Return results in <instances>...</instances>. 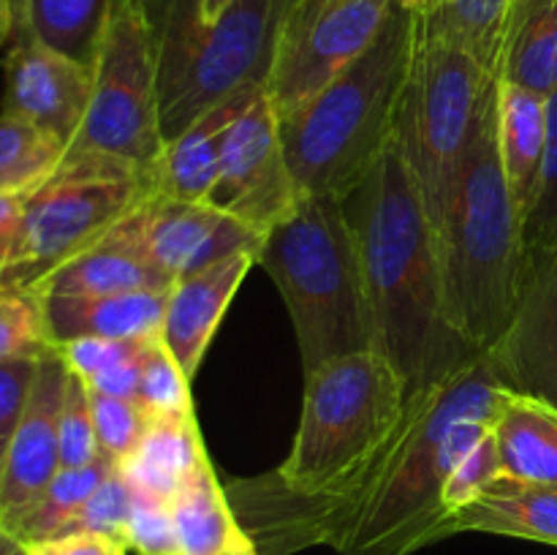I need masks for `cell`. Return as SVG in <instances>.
Returning a JSON list of instances; mask_svg holds the SVG:
<instances>
[{"instance_id": "cell-9", "label": "cell", "mask_w": 557, "mask_h": 555, "mask_svg": "<svg viewBox=\"0 0 557 555\" xmlns=\"http://www.w3.org/2000/svg\"><path fill=\"white\" fill-rule=\"evenodd\" d=\"M145 169L107 156H65L52 180L25 199L0 288H33L112 232L150 196Z\"/></svg>"}, {"instance_id": "cell-35", "label": "cell", "mask_w": 557, "mask_h": 555, "mask_svg": "<svg viewBox=\"0 0 557 555\" xmlns=\"http://www.w3.org/2000/svg\"><path fill=\"white\" fill-rule=\"evenodd\" d=\"M90 403L101 455L112 457L114 462H123L139 446L150 417L139 406V400H128V397H112L90 390Z\"/></svg>"}, {"instance_id": "cell-50", "label": "cell", "mask_w": 557, "mask_h": 555, "mask_svg": "<svg viewBox=\"0 0 557 555\" xmlns=\"http://www.w3.org/2000/svg\"><path fill=\"white\" fill-rule=\"evenodd\" d=\"M125 555H128V553H125Z\"/></svg>"}, {"instance_id": "cell-30", "label": "cell", "mask_w": 557, "mask_h": 555, "mask_svg": "<svg viewBox=\"0 0 557 555\" xmlns=\"http://www.w3.org/2000/svg\"><path fill=\"white\" fill-rule=\"evenodd\" d=\"M69 145L27 120L0 114V196L27 199L63 166Z\"/></svg>"}, {"instance_id": "cell-48", "label": "cell", "mask_w": 557, "mask_h": 555, "mask_svg": "<svg viewBox=\"0 0 557 555\" xmlns=\"http://www.w3.org/2000/svg\"><path fill=\"white\" fill-rule=\"evenodd\" d=\"M536 3H542V0H517V3H515V14H511V25H509V30H511V27L517 25V22L522 20V16H525L528 11H531L533 5H536Z\"/></svg>"}, {"instance_id": "cell-44", "label": "cell", "mask_w": 557, "mask_h": 555, "mask_svg": "<svg viewBox=\"0 0 557 555\" xmlns=\"http://www.w3.org/2000/svg\"><path fill=\"white\" fill-rule=\"evenodd\" d=\"M11 30H14V16H11L9 0H0V49L11 41Z\"/></svg>"}, {"instance_id": "cell-40", "label": "cell", "mask_w": 557, "mask_h": 555, "mask_svg": "<svg viewBox=\"0 0 557 555\" xmlns=\"http://www.w3.org/2000/svg\"><path fill=\"white\" fill-rule=\"evenodd\" d=\"M38 359L41 357L0 362V468H3L5 452H9L14 430L20 424L22 411H25L27 397H30Z\"/></svg>"}, {"instance_id": "cell-11", "label": "cell", "mask_w": 557, "mask_h": 555, "mask_svg": "<svg viewBox=\"0 0 557 555\" xmlns=\"http://www.w3.org/2000/svg\"><path fill=\"white\" fill-rule=\"evenodd\" d=\"M395 0H297L283 22L267 98L292 112L330 85L384 30Z\"/></svg>"}, {"instance_id": "cell-8", "label": "cell", "mask_w": 557, "mask_h": 555, "mask_svg": "<svg viewBox=\"0 0 557 555\" xmlns=\"http://www.w3.org/2000/svg\"><path fill=\"white\" fill-rule=\"evenodd\" d=\"M498 85V74L468 49L419 27L397 112L395 145L417 180L430 223L438 221L455 190Z\"/></svg>"}, {"instance_id": "cell-1", "label": "cell", "mask_w": 557, "mask_h": 555, "mask_svg": "<svg viewBox=\"0 0 557 555\" xmlns=\"http://www.w3.org/2000/svg\"><path fill=\"white\" fill-rule=\"evenodd\" d=\"M368 288L373 351L408 392L428 390L479 357L451 326L433 223L395 139L364 183L346 196Z\"/></svg>"}, {"instance_id": "cell-6", "label": "cell", "mask_w": 557, "mask_h": 555, "mask_svg": "<svg viewBox=\"0 0 557 555\" xmlns=\"http://www.w3.org/2000/svg\"><path fill=\"white\" fill-rule=\"evenodd\" d=\"M156 54L163 141L250 87H267L283 22L297 0H234L201 20V0H136Z\"/></svg>"}, {"instance_id": "cell-29", "label": "cell", "mask_w": 557, "mask_h": 555, "mask_svg": "<svg viewBox=\"0 0 557 555\" xmlns=\"http://www.w3.org/2000/svg\"><path fill=\"white\" fill-rule=\"evenodd\" d=\"M515 3L517 0H444L433 14L419 16V27L468 49L498 74Z\"/></svg>"}, {"instance_id": "cell-17", "label": "cell", "mask_w": 557, "mask_h": 555, "mask_svg": "<svg viewBox=\"0 0 557 555\" xmlns=\"http://www.w3.org/2000/svg\"><path fill=\"white\" fill-rule=\"evenodd\" d=\"M253 264V254H237L194 275L180 278L169 288L161 341L190 379L199 373L201 359Z\"/></svg>"}, {"instance_id": "cell-24", "label": "cell", "mask_w": 557, "mask_h": 555, "mask_svg": "<svg viewBox=\"0 0 557 555\" xmlns=\"http://www.w3.org/2000/svg\"><path fill=\"white\" fill-rule=\"evenodd\" d=\"M504 477L557 484V408L506 392L493 424Z\"/></svg>"}, {"instance_id": "cell-14", "label": "cell", "mask_w": 557, "mask_h": 555, "mask_svg": "<svg viewBox=\"0 0 557 555\" xmlns=\"http://www.w3.org/2000/svg\"><path fill=\"white\" fill-rule=\"evenodd\" d=\"M3 71L5 90L0 114L27 120L71 147L90 107V65L76 63L27 33H11Z\"/></svg>"}, {"instance_id": "cell-42", "label": "cell", "mask_w": 557, "mask_h": 555, "mask_svg": "<svg viewBox=\"0 0 557 555\" xmlns=\"http://www.w3.org/2000/svg\"><path fill=\"white\" fill-rule=\"evenodd\" d=\"M141 351H145V348H141ZM141 351L136 354V357L125 359V362L114 365V368L103 370L101 375H96L92 381H85V384L90 386L92 392H101V395L128 397V400H136V395H139V379H141Z\"/></svg>"}, {"instance_id": "cell-16", "label": "cell", "mask_w": 557, "mask_h": 555, "mask_svg": "<svg viewBox=\"0 0 557 555\" xmlns=\"http://www.w3.org/2000/svg\"><path fill=\"white\" fill-rule=\"evenodd\" d=\"M69 368L58 348L38 359L30 397L0 468V528L14 522L60 471L58 417Z\"/></svg>"}, {"instance_id": "cell-34", "label": "cell", "mask_w": 557, "mask_h": 555, "mask_svg": "<svg viewBox=\"0 0 557 555\" xmlns=\"http://www.w3.org/2000/svg\"><path fill=\"white\" fill-rule=\"evenodd\" d=\"M525 254L557 243V90L547 96V147L531 210L522 223Z\"/></svg>"}, {"instance_id": "cell-26", "label": "cell", "mask_w": 557, "mask_h": 555, "mask_svg": "<svg viewBox=\"0 0 557 555\" xmlns=\"http://www.w3.org/2000/svg\"><path fill=\"white\" fill-rule=\"evenodd\" d=\"M14 30L69 54L76 63H96L117 0H9Z\"/></svg>"}, {"instance_id": "cell-10", "label": "cell", "mask_w": 557, "mask_h": 555, "mask_svg": "<svg viewBox=\"0 0 557 555\" xmlns=\"http://www.w3.org/2000/svg\"><path fill=\"white\" fill-rule=\"evenodd\" d=\"M161 150L150 30L136 0H117L92 63L85 123L65 156H107L147 172Z\"/></svg>"}, {"instance_id": "cell-33", "label": "cell", "mask_w": 557, "mask_h": 555, "mask_svg": "<svg viewBox=\"0 0 557 555\" xmlns=\"http://www.w3.org/2000/svg\"><path fill=\"white\" fill-rule=\"evenodd\" d=\"M58 439H60V466L74 468L101 457L96 435V419H92L90 390L76 373L65 375L63 400H60L58 417Z\"/></svg>"}, {"instance_id": "cell-4", "label": "cell", "mask_w": 557, "mask_h": 555, "mask_svg": "<svg viewBox=\"0 0 557 555\" xmlns=\"http://www.w3.org/2000/svg\"><path fill=\"white\" fill-rule=\"evenodd\" d=\"M433 232L451 326L490 351L515 316L525 272L522 215L498 152V96Z\"/></svg>"}, {"instance_id": "cell-23", "label": "cell", "mask_w": 557, "mask_h": 555, "mask_svg": "<svg viewBox=\"0 0 557 555\" xmlns=\"http://www.w3.org/2000/svg\"><path fill=\"white\" fill-rule=\"evenodd\" d=\"M207 455L196 417L150 419L134 455L117 462L131 488L158 501H172L180 484Z\"/></svg>"}, {"instance_id": "cell-20", "label": "cell", "mask_w": 557, "mask_h": 555, "mask_svg": "<svg viewBox=\"0 0 557 555\" xmlns=\"http://www.w3.org/2000/svg\"><path fill=\"white\" fill-rule=\"evenodd\" d=\"M49 337L54 346L76 337L152 341L161 337L169 288L87 294V297H41Z\"/></svg>"}, {"instance_id": "cell-47", "label": "cell", "mask_w": 557, "mask_h": 555, "mask_svg": "<svg viewBox=\"0 0 557 555\" xmlns=\"http://www.w3.org/2000/svg\"><path fill=\"white\" fill-rule=\"evenodd\" d=\"M234 0H201V20L212 22L232 5Z\"/></svg>"}, {"instance_id": "cell-25", "label": "cell", "mask_w": 557, "mask_h": 555, "mask_svg": "<svg viewBox=\"0 0 557 555\" xmlns=\"http://www.w3.org/2000/svg\"><path fill=\"white\" fill-rule=\"evenodd\" d=\"M169 509L183 555H223L245 536L210 457H205L180 484Z\"/></svg>"}, {"instance_id": "cell-21", "label": "cell", "mask_w": 557, "mask_h": 555, "mask_svg": "<svg viewBox=\"0 0 557 555\" xmlns=\"http://www.w3.org/2000/svg\"><path fill=\"white\" fill-rule=\"evenodd\" d=\"M466 531L498 533L557 547V484L525 482L500 473L471 504L446 517L441 539Z\"/></svg>"}, {"instance_id": "cell-5", "label": "cell", "mask_w": 557, "mask_h": 555, "mask_svg": "<svg viewBox=\"0 0 557 555\" xmlns=\"http://www.w3.org/2000/svg\"><path fill=\"white\" fill-rule=\"evenodd\" d=\"M256 264L286 303L305 373L373 348L362 256L346 199L302 196L261 237Z\"/></svg>"}, {"instance_id": "cell-39", "label": "cell", "mask_w": 557, "mask_h": 555, "mask_svg": "<svg viewBox=\"0 0 557 555\" xmlns=\"http://www.w3.org/2000/svg\"><path fill=\"white\" fill-rule=\"evenodd\" d=\"M147 341H109V337H76V341L60 343L58 354L71 373L82 381H92L103 370L136 357Z\"/></svg>"}, {"instance_id": "cell-45", "label": "cell", "mask_w": 557, "mask_h": 555, "mask_svg": "<svg viewBox=\"0 0 557 555\" xmlns=\"http://www.w3.org/2000/svg\"><path fill=\"white\" fill-rule=\"evenodd\" d=\"M397 3H400L403 9L411 11V14L428 16V14H433V11L438 9V5L444 3V0H397Z\"/></svg>"}, {"instance_id": "cell-31", "label": "cell", "mask_w": 557, "mask_h": 555, "mask_svg": "<svg viewBox=\"0 0 557 555\" xmlns=\"http://www.w3.org/2000/svg\"><path fill=\"white\" fill-rule=\"evenodd\" d=\"M139 406L150 419H188L194 414L190 375L180 368L174 354L163 346L161 337H152L141 351Z\"/></svg>"}, {"instance_id": "cell-13", "label": "cell", "mask_w": 557, "mask_h": 555, "mask_svg": "<svg viewBox=\"0 0 557 555\" xmlns=\"http://www.w3.org/2000/svg\"><path fill=\"white\" fill-rule=\"evenodd\" d=\"M487 354L506 390L557 408V243L525 254L515 316Z\"/></svg>"}, {"instance_id": "cell-22", "label": "cell", "mask_w": 557, "mask_h": 555, "mask_svg": "<svg viewBox=\"0 0 557 555\" xmlns=\"http://www.w3.org/2000/svg\"><path fill=\"white\" fill-rule=\"evenodd\" d=\"M547 147V96L525 87L498 85V152L511 199L525 223Z\"/></svg>"}, {"instance_id": "cell-7", "label": "cell", "mask_w": 557, "mask_h": 555, "mask_svg": "<svg viewBox=\"0 0 557 555\" xmlns=\"http://www.w3.org/2000/svg\"><path fill=\"white\" fill-rule=\"evenodd\" d=\"M408 384L379 351L332 359L305 373L299 428L286 460L253 477L275 493H310L370 460L403 422Z\"/></svg>"}, {"instance_id": "cell-3", "label": "cell", "mask_w": 557, "mask_h": 555, "mask_svg": "<svg viewBox=\"0 0 557 555\" xmlns=\"http://www.w3.org/2000/svg\"><path fill=\"white\" fill-rule=\"evenodd\" d=\"M419 16L395 0L384 30L330 85L277 114L283 156L302 196L346 199L395 139Z\"/></svg>"}, {"instance_id": "cell-38", "label": "cell", "mask_w": 557, "mask_h": 555, "mask_svg": "<svg viewBox=\"0 0 557 555\" xmlns=\"http://www.w3.org/2000/svg\"><path fill=\"white\" fill-rule=\"evenodd\" d=\"M500 473H504V468H500L498 439H495V430H490L482 441H476V444L460 457L455 471H451L449 479H446V488H444L446 511L451 515V511L460 509V506L471 504V501L476 498L490 482H495Z\"/></svg>"}, {"instance_id": "cell-37", "label": "cell", "mask_w": 557, "mask_h": 555, "mask_svg": "<svg viewBox=\"0 0 557 555\" xmlns=\"http://www.w3.org/2000/svg\"><path fill=\"white\" fill-rule=\"evenodd\" d=\"M125 547L136 555H183L166 501L134 490V509L125 528Z\"/></svg>"}, {"instance_id": "cell-32", "label": "cell", "mask_w": 557, "mask_h": 555, "mask_svg": "<svg viewBox=\"0 0 557 555\" xmlns=\"http://www.w3.org/2000/svg\"><path fill=\"white\" fill-rule=\"evenodd\" d=\"M54 348L41 294L0 288V362L36 359Z\"/></svg>"}, {"instance_id": "cell-12", "label": "cell", "mask_w": 557, "mask_h": 555, "mask_svg": "<svg viewBox=\"0 0 557 555\" xmlns=\"http://www.w3.org/2000/svg\"><path fill=\"white\" fill-rule=\"evenodd\" d=\"M299 199L302 194L283 156L277 114L261 90L223 136L218 177L207 201L264 237Z\"/></svg>"}, {"instance_id": "cell-27", "label": "cell", "mask_w": 557, "mask_h": 555, "mask_svg": "<svg viewBox=\"0 0 557 555\" xmlns=\"http://www.w3.org/2000/svg\"><path fill=\"white\" fill-rule=\"evenodd\" d=\"M114 468H117V462L107 455L87 462V466L60 468L52 482L47 484V490L3 531L20 539L22 544L60 536Z\"/></svg>"}, {"instance_id": "cell-36", "label": "cell", "mask_w": 557, "mask_h": 555, "mask_svg": "<svg viewBox=\"0 0 557 555\" xmlns=\"http://www.w3.org/2000/svg\"><path fill=\"white\" fill-rule=\"evenodd\" d=\"M131 509H134V488L120 473V468H114L63 533H98L125 544Z\"/></svg>"}, {"instance_id": "cell-49", "label": "cell", "mask_w": 557, "mask_h": 555, "mask_svg": "<svg viewBox=\"0 0 557 555\" xmlns=\"http://www.w3.org/2000/svg\"><path fill=\"white\" fill-rule=\"evenodd\" d=\"M223 555H259V550L253 547V542H250L248 536H243L232 550H228V553H223Z\"/></svg>"}, {"instance_id": "cell-41", "label": "cell", "mask_w": 557, "mask_h": 555, "mask_svg": "<svg viewBox=\"0 0 557 555\" xmlns=\"http://www.w3.org/2000/svg\"><path fill=\"white\" fill-rule=\"evenodd\" d=\"M27 555H125L131 553L125 544L98 533H60V536L41 539L25 544Z\"/></svg>"}, {"instance_id": "cell-28", "label": "cell", "mask_w": 557, "mask_h": 555, "mask_svg": "<svg viewBox=\"0 0 557 555\" xmlns=\"http://www.w3.org/2000/svg\"><path fill=\"white\" fill-rule=\"evenodd\" d=\"M498 79L542 96L557 90V0H542L511 27Z\"/></svg>"}, {"instance_id": "cell-19", "label": "cell", "mask_w": 557, "mask_h": 555, "mask_svg": "<svg viewBox=\"0 0 557 555\" xmlns=\"http://www.w3.org/2000/svg\"><path fill=\"white\" fill-rule=\"evenodd\" d=\"M267 87H250L201 114L183 134L163 141V150L147 169L150 190L156 196L183 201H207L218 177L221 145L228 125Z\"/></svg>"}, {"instance_id": "cell-15", "label": "cell", "mask_w": 557, "mask_h": 555, "mask_svg": "<svg viewBox=\"0 0 557 555\" xmlns=\"http://www.w3.org/2000/svg\"><path fill=\"white\" fill-rule=\"evenodd\" d=\"M147 256L169 283L207 270L237 254H253L261 234L210 201L150 194L139 207Z\"/></svg>"}, {"instance_id": "cell-2", "label": "cell", "mask_w": 557, "mask_h": 555, "mask_svg": "<svg viewBox=\"0 0 557 555\" xmlns=\"http://www.w3.org/2000/svg\"><path fill=\"white\" fill-rule=\"evenodd\" d=\"M506 392L487 351L449 379L408 392L400 455L337 555H411L441 542L446 479L493 430Z\"/></svg>"}, {"instance_id": "cell-18", "label": "cell", "mask_w": 557, "mask_h": 555, "mask_svg": "<svg viewBox=\"0 0 557 555\" xmlns=\"http://www.w3.org/2000/svg\"><path fill=\"white\" fill-rule=\"evenodd\" d=\"M139 207L98 243L44 278L33 292L41 297H87V294L134 292V288H172V283L147 256Z\"/></svg>"}, {"instance_id": "cell-43", "label": "cell", "mask_w": 557, "mask_h": 555, "mask_svg": "<svg viewBox=\"0 0 557 555\" xmlns=\"http://www.w3.org/2000/svg\"><path fill=\"white\" fill-rule=\"evenodd\" d=\"M22 212H25V199L0 196V272L9 264L11 250H14L16 234L22 226Z\"/></svg>"}, {"instance_id": "cell-46", "label": "cell", "mask_w": 557, "mask_h": 555, "mask_svg": "<svg viewBox=\"0 0 557 555\" xmlns=\"http://www.w3.org/2000/svg\"><path fill=\"white\" fill-rule=\"evenodd\" d=\"M0 555H27V547L16 536L0 528Z\"/></svg>"}]
</instances>
